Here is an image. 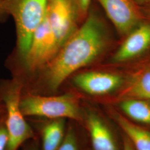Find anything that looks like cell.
I'll use <instances>...</instances> for the list:
<instances>
[{
    "instance_id": "obj_1",
    "label": "cell",
    "mask_w": 150,
    "mask_h": 150,
    "mask_svg": "<svg viewBox=\"0 0 150 150\" xmlns=\"http://www.w3.org/2000/svg\"><path fill=\"white\" fill-rule=\"evenodd\" d=\"M104 23L90 11L75 33L38 74L33 93L54 95L71 76L98 59L107 49L109 38Z\"/></svg>"
},
{
    "instance_id": "obj_2",
    "label": "cell",
    "mask_w": 150,
    "mask_h": 150,
    "mask_svg": "<svg viewBox=\"0 0 150 150\" xmlns=\"http://www.w3.org/2000/svg\"><path fill=\"white\" fill-rule=\"evenodd\" d=\"M48 0H4L6 16L12 17L16 26V51L7 61V65L21 61L25 56L33 33L43 21Z\"/></svg>"
},
{
    "instance_id": "obj_3",
    "label": "cell",
    "mask_w": 150,
    "mask_h": 150,
    "mask_svg": "<svg viewBox=\"0 0 150 150\" xmlns=\"http://www.w3.org/2000/svg\"><path fill=\"white\" fill-rule=\"evenodd\" d=\"M23 82L18 77L0 81V101L5 108V122L8 136L7 150H18L35 137L33 131L22 112L20 100Z\"/></svg>"
},
{
    "instance_id": "obj_4",
    "label": "cell",
    "mask_w": 150,
    "mask_h": 150,
    "mask_svg": "<svg viewBox=\"0 0 150 150\" xmlns=\"http://www.w3.org/2000/svg\"><path fill=\"white\" fill-rule=\"evenodd\" d=\"M20 107L25 117H38L47 120L81 119L79 100L74 92L61 95H41L22 91Z\"/></svg>"
},
{
    "instance_id": "obj_5",
    "label": "cell",
    "mask_w": 150,
    "mask_h": 150,
    "mask_svg": "<svg viewBox=\"0 0 150 150\" xmlns=\"http://www.w3.org/2000/svg\"><path fill=\"white\" fill-rule=\"evenodd\" d=\"M59 48L46 15L32 36L27 52L21 61L28 72L36 74L53 59Z\"/></svg>"
},
{
    "instance_id": "obj_6",
    "label": "cell",
    "mask_w": 150,
    "mask_h": 150,
    "mask_svg": "<svg viewBox=\"0 0 150 150\" xmlns=\"http://www.w3.org/2000/svg\"><path fill=\"white\" fill-rule=\"evenodd\" d=\"M46 17L59 48L78 30L83 20L75 0H48Z\"/></svg>"
},
{
    "instance_id": "obj_7",
    "label": "cell",
    "mask_w": 150,
    "mask_h": 150,
    "mask_svg": "<svg viewBox=\"0 0 150 150\" xmlns=\"http://www.w3.org/2000/svg\"><path fill=\"white\" fill-rule=\"evenodd\" d=\"M69 80L76 89L93 96L108 95L122 83V79L119 75L100 71H79L67 81Z\"/></svg>"
},
{
    "instance_id": "obj_8",
    "label": "cell",
    "mask_w": 150,
    "mask_h": 150,
    "mask_svg": "<svg viewBox=\"0 0 150 150\" xmlns=\"http://www.w3.org/2000/svg\"><path fill=\"white\" fill-rule=\"evenodd\" d=\"M97 1L121 33L131 32L141 20V13L132 0Z\"/></svg>"
},
{
    "instance_id": "obj_9",
    "label": "cell",
    "mask_w": 150,
    "mask_h": 150,
    "mask_svg": "<svg viewBox=\"0 0 150 150\" xmlns=\"http://www.w3.org/2000/svg\"><path fill=\"white\" fill-rule=\"evenodd\" d=\"M150 47V24L145 23L132 31L114 54L115 62L133 59Z\"/></svg>"
},
{
    "instance_id": "obj_10",
    "label": "cell",
    "mask_w": 150,
    "mask_h": 150,
    "mask_svg": "<svg viewBox=\"0 0 150 150\" xmlns=\"http://www.w3.org/2000/svg\"><path fill=\"white\" fill-rule=\"evenodd\" d=\"M86 123L93 150H118L111 131L97 114L87 113Z\"/></svg>"
},
{
    "instance_id": "obj_11",
    "label": "cell",
    "mask_w": 150,
    "mask_h": 150,
    "mask_svg": "<svg viewBox=\"0 0 150 150\" xmlns=\"http://www.w3.org/2000/svg\"><path fill=\"white\" fill-rule=\"evenodd\" d=\"M66 119L47 120L41 129L42 150H58L62 145L67 129Z\"/></svg>"
},
{
    "instance_id": "obj_12",
    "label": "cell",
    "mask_w": 150,
    "mask_h": 150,
    "mask_svg": "<svg viewBox=\"0 0 150 150\" xmlns=\"http://www.w3.org/2000/svg\"><path fill=\"white\" fill-rule=\"evenodd\" d=\"M116 120L135 150H150V131L142 129L123 116L117 115Z\"/></svg>"
},
{
    "instance_id": "obj_13",
    "label": "cell",
    "mask_w": 150,
    "mask_h": 150,
    "mask_svg": "<svg viewBox=\"0 0 150 150\" xmlns=\"http://www.w3.org/2000/svg\"><path fill=\"white\" fill-rule=\"evenodd\" d=\"M120 108L132 120L150 125V105L149 103L139 99H129L120 103Z\"/></svg>"
},
{
    "instance_id": "obj_14",
    "label": "cell",
    "mask_w": 150,
    "mask_h": 150,
    "mask_svg": "<svg viewBox=\"0 0 150 150\" xmlns=\"http://www.w3.org/2000/svg\"><path fill=\"white\" fill-rule=\"evenodd\" d=\"M124 94L135 99L150 100V70L136 77L129 83Z\"/></svg>"
},
{
    "instance_id": "obj_15",
    "label": "cell",
    "mask_w": 150,
    "mask_h": 150,
    "mask_svg": "<svg viewBox=\"0 0 150 150\" xmlns=\"http://www.w3.org/2000/svg\"><path fill=\"white\" fill-rule=\"evenodd\" d=\"M58 150H79L77 135L72 125H67L64 141Z\"/></svg>"
},
{
    "instance_id": "obj_16",
    "label": "cell",
    "mask_w": 150,
    "mask_h": 150,
    "mask_svg": "<svg viewBox=\"0 0 150 150\" xmlns=\"http://www.w3.org/2000/svg\"><path fill=\"white\" fill-rule=\"evenodd\" d=\"M8 142V136L4 117L0 120V150H7Z\"/></svg>"
},
{
    "instance_id": "obj_17",
    "label": "cell",
    "mask_w": 150,
    "mask_h": 150,
    "mask_svg": "<svg viewBox=\"0 0 150 150\" xmlns=\"http://www.w3.org/2000/svg\"><path fill=\"white\" fill-rule=\"evenodd\" d=\"M75 1L78 6L81 17L84 20L90 10L91 0H75Z\"/></svg>"
},
{
    "instance_id": "obj_18",
    "label": "cell",
    "mask_w": 150,
    "mask_h": 150,
    "mask_svg": "<svg viewBox=\"0 0 150 150\" xmlns=\"http://www.w3.org/2000/svg\"><path fill=\"white\" fill-rule=\"evenodd\" d=\"M123 150H135L131 142L126 136L123 139Z\"/></svg>"
},
{
    "instance_id": "obj_19",
    "label": "cell",
    "mask_w": 150,
    "mask_h": 150,
    "mask_svg": "<svg viewBox=\"0 0 150 150\" xmlns=\"http://www.w3.org/2000/svg\"><path fill=\"white\" fill-rule=\"evenodd\" d=\"M3 4H4V0H0V20L3 21L5 20L7 16L5 13V11L3 7Z\"/></svg>"
},
{
    "instance_id": "obj_20",
    "label": "cell",
    "mask_w": 150,
    "mask_h": 150,
    "mask_svg": "<svg viewBox=\"0 0 150 150\" xmlns=\"http://www.w3.org/2000/svg\"><path fill=\"white\" fill-rule=\"evenodd\" d=\"M5 108L3 103L0 101V120L5 117Z\"/></svg>"
},
{
    "instance_id": "obj_21",
    "label": "cell",
    "mask_w": 150,
    "mask_h": 150,
    "mask_svg": "<svg viewBox=\"0 0 150 150\" xmlns=\"http://www.w3.org/2000/svg\"><path fill=\"white\" fill-rule=\"evenodd\" d=\"M25 150H38V146L36 144L32 143L30 145L27 146Z\"/></svg>"
},
{
    "instance_id": "obj_22",
    "label": "cell",
    "mask_w": 150,
    "mask_h": 150,
    "mask_svg": "<svg viewBox=\"0 0 150 150\" xmlns=\"http://www.w3.org/2000/svg\"><path fill=\"white\" fill-rule=\"evenodd\" d=\"M143 1H145V0H143Z\"/></svg>"
}]
</instances>
